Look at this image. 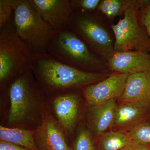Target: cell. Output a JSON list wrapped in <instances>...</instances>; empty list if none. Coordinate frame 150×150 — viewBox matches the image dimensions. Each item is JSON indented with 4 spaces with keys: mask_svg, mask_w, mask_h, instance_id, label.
Wrapping results in <instances>:
<instances>
[{
    "mask_svg": "<svg viewBox=\"0 0 150 150\" xmlns=\"http://www.w3.org/2000/svg\"><path fill=\"white\" fill-rule=\"evenodd\" d=\"M30 69L44 92L73 90L96 83L106 78L100 72H89L64 64L48 53L31 54Z\"/></svg>",
    "mask_w": 150,
    "mask_h": 150,
    "instance_id": "obj_1",
    "label": "cell"
},
{
    "mask_svg": "<svg viewBox=\"0 0 150 150\" xmlns=\"http://www.w3.org/2000/svg\"><path fill=\"white\" fill-rule=\"evenodd\" d=\"M30 69L20 75L7 86L10 101L7 123L12 126L34 123L38 114L43 112L44 92Z\"/></svg>",
    "mask_w": 150,
    "mask_h": 150,
    "instance_id": "obj_2",
    "label": "cell"
},
{
    "mask_svg": "<svg viewBox=\"0 0 150 150\" xmlns=\"http://www.w3.org/2000/svg\"><path fill=\"white\" fill-rule=\"evenodd\" d=\"M47 53L64 64L85 71L100 72L108 67L106 62L68 27L54 31Z\"/></svg>",
    "mask_w": 150,
    "mask_h": 150,
    "instance_id": "obj_3",
    "label": "cell"
},
{
    "mask_svg": "<svg viewBox=\"0 0 150 150\" xmlns=\"http://www.w3.org/2000/svg\"><path fill=\"white\" fill-rule=\"evenodd\" d=\"M13 19L18 35L31 54L47 53L55 30L40 17L28 0H15Z\"/></svg>",
    "mask_w": 150,
    "mask_h": 150,
    "instance_id": "obj_4",
    "label": "cell"
},
{
    "mask_svg": "<svg viewBox=\"0 0 150 150\" xmlns=\"http://www.w3.org/2000/svg\"><path fill=\"white\" fill-rule=\"evenodd\" d=\"M32 54L20 38L14 25L13 17L0 30V83L8 86L22 73L30 69Z\"/></svg>",
    "mask_w": 150,
    "mask_h": 150,
    "instance_id": "obj_5",
    "label": "cell"
},
{
    "mask_svg": "<svg viewBox=\"0 0 150 150\" xmlns=\"http://www.w3.org/2000/svg\"><path fill=\"white\" fill-rule=\"evenodd\" d=\"M67 27L83 40L94 54L106 63L115 52L113 39L95 11H73Z\"/></svg>",
    "mask_w": 150,
    "mask_h": 150,
    "instance_id": "obj_6",
    "label": "cell"
},
{
    "mask_svg": "<svg viewBox=\"0 0 150 150\" xmlns=\"http://www.w3.org/2000/svg\"><path fill=\"white\" fill-rule=\"evenodd\" d=\"M139 9L138 1L134 0L125 11L123 18L110 26L115 36V52L150 53V38L138 18Z\"/></svg>",
    "mask_w": 150,
    "mask_h": 150,
    "instance_id": "obj_7",
    "label": "cell"
},
{
    "mask_svg": "<svg viewBox=\"0 0 150 150\" xmlns=\"http://www.w3.org/2000/svg\"><path fill=\"white\" fill-rule=\"evenodd\" d=\"M129 75L116 73L98 82L84 87L82 91L86 102L93 107L119 98Z\"/></svg>",
    "mask_w": 150,
    "mask_h": 150,
    "instance_id": "obj_8",
    "label": "cell"
},
{
    "mask_svg": "<svg viewBox=\"0 0 150 150\" xmlns=\"http://www.w3.org/2000/svg\"><path fill=\"white\" fill-rule=\"evenodd\" d=\"M59 123L43 107L41 123L35 130V139L40 150H71Z\"/></svg>",
    "mask_w": 150,
    "mask_h": 150,
    "instance_id": "obj_9",
    "label": "cell"
},
{
    "mask_svg": "<svg viewBox=\"0 0 150 150\" xmlns=\"http://www.w3.org/2000/svg\"><path fill=\"white\" fill-rule=\"evenodd\" d=\"M52 93L55 95L53 108L58 123L65 133L70 134L77 120L80 101L79 95L73 90Z\"/></svg>",
    "mask_w": 150,
    "mask_h": 150,
    "instance_id": "obj_10",
    "label": "cell"
},
{
    "mask_svg": "<svg viewBox=\"0 0 150 150\" xmlns=\"http://www.w3.org/2000/svg\"><path fill=\"white\" fill-rule=\"evenodd\" d=\"M33 7L55 31L67 27L73 10L70 0H28Z\"/></svg>",
    "mask_w": 150,
    "mask_h": 150,
    "instance_id": "obj_11",
    "label": "cell"
},
{
    "mask_svg": "<svg viewBox=\"0 0 150 150\" xmlns=\"http://www.w3.org/2000/svg\"><path fill=\"white\" fill-rule=\"evenodd\" d=\"M109 69L133 74L150 71V53L143 51L115 52L106 62Z\"/></svg>",
    "mask_w": 150,
    "mask_h": 150,
    "instance_id": "obj_12",
    "label": "cell"
},
{
    "mask_svg": "<svg viewBox=\"0 0 150 150\" xmlns=\"http://www.w3.org/2000/svg\"><path fill=\"white\" fill-rule=\"evenodd\" d=\"M122 103H131L147 108L150 105V71L129 75L123 93Z\"/></svg>",
    "mask_w": 150,
    "mask_h": 150,
    "instance_id": "obj_13",
    "label": "cell"
},
{
    "mask_svg": "<svg viewBox=\"0 0 150 150\" xmlns=\"http://www.w3.org/2000/svg\"><path fill=\"white\" fill-rule=\"evenodd\" d=\"M116 106L115 100L93 106L89 113V123L93 132L97 137L105 133L112 126Z\"/></svg>",
    "mask_w": 150,
    "mask_h": 150,
    "instance_id": "obj_14",
    "label": "cell"
},
{
    "mask_svg": "<svg viewBox=\"0 0 150 150\" xmlns=\"http://www.w3.org/2000/svg\"><path fill=\"white\" fill-rule=\"evenodd\" d=\"M35 130L0 126L1 141L9 142L31 150H39L35 143Z\"/></svg>",
    "mask_w": 150,
    "mask_h": 150,
    "instance_id": "obj_15",
    "label": "cell"
},
{
    "mask_svg": "<svg viewBox=\"0 0 150 150\" xmlns=\"http://www.w3.org/2000/svg\"><path fill=\"white\" fill-rule=\"evenodd\" d=\"M146 108L131 103H122L116 106L112 126L123 127L139 121Z\"/></svg>",
    "mask_w": 150,
    "mask_h": 150,
    "instance_id": "obj_16",
    "label": "cell"
},
{
    "mask_svg": "<svg viewBox=\"0 0 150 150\" xmlns=\"http://www.w3.org/2000/svg\"><path fill=\"white\" fill-rule=\"evenodd\" d=\"M131 144L127 133L119 131L105 132L100 136L97 142L99 150H121Z\"/></svg>",
    "mask_w": 150,
    "mask_h": 150,
    "instance_id": "obj_17",
    "label": "cell"
},
{
    "mask_svg": "<svg viewBox=\"0 0 150 150\" xmlns=\"http://www.w3.org/2000/svg\"><path fill=\"white\" fill-rule=\"evenodd\" d=\"M134 0H102L97 10L103 13L109 19L124 14Z\"/></svg>",
    "mask_w": 150,
    "mask_h": 150,
    "instance_id": "obj_18",
    "label": "cell"
},
{
    "mask_svg": "<svg viewBox=\"0 0 150 150\" xmlns=\"http://www.w3.org/2000/svg\"><path fill=\"white\" fill-rule=\"evenodd\" d=\"M134 144H150V125L146 123H139L127 133Z\"/></svg>",
    "mask_w": 150,
    "mask_h": 150,
    "instance_id": "obj_19",
    "label": "cell"
},
{
    "mask_svg": "<svg viewBox=\"0 0 150 150\" xmlns=\"http://www.w3.org/2000/svg\"><path fill=\"white\" fill-rule=\"evenodd\" d=\"M74 150H96L90 132L84 127H81L78 131Z\"/></svg>",
    "mask_w": 150,
    "mask_h": 150,
    "instance_id": "obj_20",
    "label": "cell"
},
{
    "mask_svg": "<svg viewBox=\"0 0 150 150\" xmlns=\"http://www.w3.org/2000/svg\"><path fill=\"white\" fill-rule=\"evenodd\" d=\"M15 0H0V30L5 27L12 18Z\"/></svg>",
    "mask_w": 150,
    "mask_h": 150,
    "instance_id": "obj_21",
    "label": "cell"
},
{
    "mask_svg": "<svg viewBox=\"0 0 150 150\" xmlns=\"http://www.w3.org/2000/svg\"><path fill=\"white\" fill-rule=\"evenodd\" d=\"M74 11L91 12L95 11L100 0H70Z\"/></svg>",
    "mask_w": 150,
    "mask_h": 150,
    "instance_id": "obj_22",
    "label": "cell"
},
{
    "mask_svg": "<svg viewBox=\"0 0 150 150\" xmlns=\"http://www.w3.org/2000/svg\"><path fill=\"white\" fill-rule=\"evenodd\" d=\"M138 18L141 24L146 28L150 38V1L146 6L140 8Z\"/></svg>",
    "mask_w": 150,
    "mask_h": 150,
    "instance_id": "obj_23",
    "label": "cell"
},
{
    "mask_svg": "<svg viewBox=\"0 0 150 150\" xmlns=\"http://www.w3.org/2000/svg\"><path fill=\"white\" fill-rule=\"evenodd\" d=\"M0 150H31L26 148L23 147L9 143L1 141L0 142Z\"/></svg>",
    "mask_w": 150,
    "mask_h": 150,
    "instance_id": "obj_24",
    "label": "cell"
},
{
    "mask_svg": "<svg viewBox=\"0 0 150 150\" xmlns=\"http://www.w3.org/2000/svg\"><path fill=\"white\" fill-rule=\"evenodd\" d=\"M121 150H150V144H142L132 143Z\"/></svg>",
    "mask_w": 150,
    "mask_h": 150,
    "instance_id": "obj_25",
    "label": "cell"
}]
</instances>
